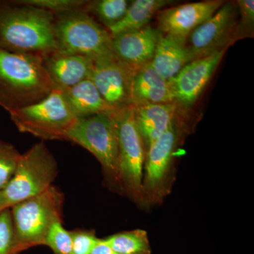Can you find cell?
I'll list each match as a JSON object with an SVG mask.
<instances>
[{
	"label": "cell",
	"instance_id": "cell-15",
	"mask_svg": "<svg viewBox=\"0 0 254 254\" xmlns=\"http://www.w3.org/2000/svg\"><path fill=\"white\" fill-rule=\"evenodd\" d=\"M43 65L55 88L66 90L91 76L94 61L81 55L57 51L43 58Z\"/></svg>",
	"mask_w": 254,
	"mask_h": 254
},
{
	"label": "cell",
	"instance_id": "cell-20",
	"mask_svg": "<svg viewBox=\"0 0 254 254\" xmlns=\"http://www.w3.org/2000/svg\"><path fill=\"white\" fill-rule=\"evenodd\" d=\"M172 4L169 0H133L124 17L113 27L108 29L112 38L136 31L148 26L152 18L160 10Z\"/></svg>",
	"mask_w": 254,
	"mask_h": 254
},
{
	"label": "cell",
	"instance_id": "cell-30",
	"mask_svg": "<svg viewBox=\"0 0 254 254\" xmlns=\"http://www.w3.org/2000/svg\"><path fill=\"white\" fill-rule=\"evenodd\" d=\"M4 198H3L1 190H0V213L5 210Z\"/></svg>",
	"mask_w": 254,
	"mask_h": 254
},
{
	"label": "cell",
	"instance_id": "cell-29",
	"mask_svg": "<svg viewBox=\"0 0 254 254\" xmlns=\"http://www.w3.org/2000/svg\"><path fill=\"white\" fill-rule=\"evenodd\" d=\"M91 254H117L105 239H100L93 247Z\"/></svg>",
	"mask_w": 254,
	"mask_h": 254
},
{
	"label": "cell",
	"instance_id": "cell-1",
	"mask_svg": "<svg viewBox=\"0 0 254 254\" xmlns=\"http://www.w3.org/2000/svg\"><path fill=\"white\" fill-rule=\"evenodd\" d=\"M55 14L16 0L0 1V48L42 58L57 51Z\"/></svg>",
	"mask_w": 254,
	"mask_h": 254
},
{
	"label": "cell",
	"instance_id": "cell-14",
	"mask_svg": "<svg viewBox=\"0 0 254 254\" xmlns=\"http://www.w3.org/2000/svg\"><path fill=\"white\" fill-rule=\"evenodd\" d=\"M161 33L148 26L113 38L115 58L130 67L138 69L150 63Z\"/></svg>",
	"mask_w": 254,
	"mask_h": 254
},
{
	"label": "cell",
	"instance_id": "cell-27",
	"mask_svg": "<svg viewBox=\"0 0 254 254\" xmlns=\"http://www.w3.org/2000/svg\"><path fill=\"white\" fill-rule=\"evenodd\" d=\"M14 232L10 208L0 213V254H13Z\"/></svg>",
	"mask_w": 254,
	"mask_h": 254
},
{
	"label": "cell",
	"instance_id": "cell-12",
	"mask_svg": "<svg viewBox=\"0 0 254 254\" xmlns=\"http://www.w3.org/2000/svg\"><path fill=\"white\" fill-rule=\"evenodd\" d=\"M136 70L115 57L94 62L90 79L110 107L121 110L131 106V81Z\"/></svg>",
	"mask_w": 254,
	"mask_h": 254
},
{
	"label": "cell",
	"instance_id": "cell-5",
	"mask_svg": "<svg viewBox=\"0 0 254 254\" xmlns=\"http://www.w3.org/2000/svg\"><path fill=\"white\" fill-rule=\"evenodd\" d=\"M66 141L89 151L101 165L105 186L122 195L118 175V136L113 112L76 119Z\"/></svg>",
	"mask_w": 254,
	"mask_h": 254
},
{
	"label": "cell",
	"instance_id": "cell-22",
	"mask_svg": "<svg viewBox=\"0 0 254 254\" xmlns=\"http://www.w3.org/2000/svg\"><path fill=\"white\" fill-rule=\"evenodd\" d=\"M130 4L128 0H95L88 1L83 10L108 30L124 17Z\"/></svg>",
	"mask_w": 254,
	"mask_h": 254
},
{
	"label": "cell",
	"instance_id": "cell-16",
	"mask_svg": "<svg viewBox=\"0 0 254 254\" xmlns=\"http://www.w3.org/2000/svg\"><path fill=\"white\" fill-rule=\"evenodd\" d=\"M175 103L168 81L150 63L135 71L131 86V106Z\"/></svg>",
	"mask_w": 254,
	"mask_h": 254
},
{
	"label": "cell",
	"instance_id": "cell-18",
	"mask_svg": "<svg viewBox=\"0 0 254 254\" xmlns=\"http://www.w3.org/2000/svg\"><path fill=\"white\" fill-rule=\"evenodd\" d=\"M193 60L187 40L161 33L150 64L162 77L168 81Z\"/></svg>",
	"mask_w": 254,
	"mask_h": 254
},
{
	"label": "cell",
	"instance_id": "cell-7",
	"mask_svg": "<svg viewBox=\"0 0 254 254\" xmlns=\"http://www.w3.org/2000/svg\"><path fill=\"white\" fill-rule=\"evenodd\" d=\"M118 136V175L122 195L145 210L143 197L144 144L137 128L133 106L113 112Z\"/></svg>",
	"mask_w": 254,
	"mask_h": 254
},
{
	"label": "cell",
	"instance_id": "cell-8",
	"mask_svg": "<svg viewBox=\"0 0 254 254\" xmlns=\"http://www.w3.org/2000/svg\"><path fill=\"white\" fill-rule=\"evenodd\" d=\"M58 175L56 159L44 142L33 145L21 154L14 175L1 190L5 208L46 191Z\"/></svg>",
	"mask_w": 254,
	"mask_h": 254
},
{
	"label": "cell",
	"instance_id": "cell-11",
	"mask_svg": "<svg viewBox=\"0 0 254 254\" xmlns=\"http://www.w3.org/2000/svg\"><path fill=\"white\" fill-rule=\"evenodd\" d=\"M227 49L193 60L168 80L174 100L182 108L193 106L208 86Z\"/></svg>",
	"mask_w": 254,
	"mask_h": 254
},
{
	"label": "cell",
	"instance_id": "cell-17",
	"mask_svg": "<svg viewBox=\"0 0 254 254\" xmlns=\"http://www.w3.org/2000/svg\"><path fill=\"white\" fill-rule=\"evenodd\" d=\"M137 128L144 144L145 152L168 128L178 113L176 103L133 106Z\"/></svg>",
	"mask_w": 254,
	"mask_h": 254
},
{
	"label": "cell",
	"instance_id": "cell-4",
	"mask_svg": "<svg viewBox=\"0 0 254 254\" xmlns=\"http://www.w3.org/2000/svg\"><path fill=\"white\" fill-rule=\"evenodd\" d=\"M64 195L55 186L10 208L13 232V254H19L33 247L44 246L52 224L63 220Z\"/></svg>",
	"mask_w": 254,
	"mask_h": 254
},
{
	"label": "cell",
	"instance_id": "cell-23",
	"mask_svg": "<svg viewBox=\"0 0 254 254\" xmlns=\"http://www.w3.org/2000/svg\"><path fill=\"white\" fill-rule=\"evenodd\" d=\"M63 220H55L47 234L44 246L49 247L54 254H71L72 237L71 232L63 226Z\"/></svg>",
	"mask_w": 254,
	"mask_h": 254
},
{
	"label": "cell",
	"instance_id": "cell-9",
	"mask_svg": "<svg viewBox=\"0 0 254 254\" xmlns=\"http://www.w3.org/2000/svg\"><path fill=\"white\" fill-rule=\"evenodd\" d=\"M9 115L18 131L44 141L66 140L68 130L77 119L66 103L63 90L58 88L41 101Z\"/></svg>",
	"mask_w": 254,
	"mask_h": 254
},
{
	"label": "cell",
	"instance_id": "cell-13",
	"mask_svg": "<svg viewBox=\"0 0 254 254\" xmlns=\"http://www.w3.org/2000/svg\"><path fill=\"white\" fill-rule=\"evenodd\" d=\"M225 3L221 0H207L165 8L157 14V28L163 34L187 40L195 28Z\"/></svg>",
	"mask_w": 254,
	"mask_h": 254
},
{
	"label": "cell",
	"instance_id": "cell-26",
	"mask_svg": "<svg viewBox=\"0 0 254 254\" xmlns=\"http://www.w3.org/2000/svg\"><path fill=\"white\" fill-rule=\"evenodd\" d=\"M70 232L72 237L71 254H91L93 247L99 240L93 230L76 229Z\"/></svg>",
	"mask_w": 254,
	"mask_h": 254
},
{
	"label": "cell",
	"instance_id": "cell-24",
	"mask_svg": "<svg viewBox=\"0 0 254 254\" xmlns=\"http://www.w3.org/2000/svg\"><path fill=\"white\" fill-rule=\"evenodd\" d=\"M21 156L14 145L0 140V190H4L12 178Z\"/></svg>",
	"mask_w": 254,
	"mask_h": 254
},
{
	"label": "cell",
	"instance_id": "cell-6",
	"mask_svg": "<svg viewBox=\"0 0 254 254\" xmlns=\"http://www.w3.org/2000/svg\"><path fill=\"white\" fill-rule=\"evenodd\" d=\"M57 49L81 55L94 62L115 58L110 32L83 9L55 14Z\"/></svg>",
	"mask_w": 254,
	"mask_h": 254
},
{
	"label": "cell",
	"instance_id": "cell-28",
	"mask_svg": "<svg viewBox=\"0 0 254 254\" xmlns=\"http://www.w3.org/2000/svg\"><path fill=\"white\" fill-rule=\"evenodd\" d=\"M236 4L241 16L240 22L238 24L240 36H252L254 26V1L238 0Z\"/></svg>",
	"mask_w": 254,
	"mask_h": 254
},
{
	"label": "cell",
	"instance_id": "cell-19",
	"mask_svg": "<svg viewBox=\"0 0 254 254\" xmlns=\"http://www.w3.org/2000/svg\"><path fill=\"white\" fill-rule=\"evenodd\" d=\"M63 91L70 109L77 119L115 111L103 99L90 78Z\"/></svg>",
	"mask_w": 254,
	"mask_h": 254
},
{
	"label": "cell",
	"instance_id": "cell-3",
	"mask_svg": "<svg viewBox=\"0 0 254 254\" xmlns=\"http://www.w3.org/2000/svg\"><path fill=\"white\" fill-rule=\"evenodd\" d=\"M190 130V124L178 113L147 150L143 175L145 210L163 204L171 193L177 174V153Z\"/></svg>",
	"mask_w": 254,
	"mask_h": 254
},
{
	"label": "cell",
	"instance_id": "cell-25",
	"mask_svg": "<svg viewBox=\"0 0 254 254\" xmlns=\"http://www.w3.org/2000/svg\"><path fill=\"white\" fill-rule=\"evenodd\" d=\"M16 1L18 4L46 10L55 14L83 9L88 2L86 0H16Z\"/></svg>",
	"mask_w": 254,
	"mask_h": 254
},
{
	"label": "cell",
	"instance_id": "cell-2",
	"mask_svg": "<svg viewBox=\"0 0 254 254\" xmlns=\"http://www.w3.org/2000/svg\"><path fill=\"white\" fill-rule=\"evenodd\" d=\"M55 86L38 55L0 48V107L10 113L44 99Z\"/></svg>",
	"mask_w": 254,
	"mask_h": 254
},
{
	"label": "cell",
	"instance_id": "cell-21",
	"mask_svg": "<svg viewBox=\"0 0 254 254\" xmlns=\"http://www.w3.org/2000/svg\"><path fill=\"white\" fill-rule=\"evenodd\" d=\"M105 240L117 254H152L148 233L141 229L119 232Z\"/></svg>",
	"mask_w": 254,
	"mask_h": 254
},
{
	"label": "cell",
	"instance_id": "cell-10",
	"mask_svg": "<svg viewBox=\"0 0 254 254\" xmlns=\"http://www.w3.org/2000/svg\"><path fill=\"white\" fill-rule=\"evenodd\" d=\"M240 38L237 6L226 2L190 33L187 45L193 60H197L227 49Z\"/></svg>",
	"mask_w": 254,
	"mask_h": 254
}]
</instances>
